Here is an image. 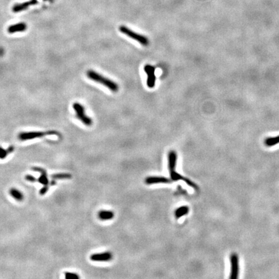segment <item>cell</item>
Returning <instances> with one entry per match:
<instances>
[{
    "label": "cell",
    "mask_w": 279,
    "mask_h": 279,
    "mask_svg": "<svg viewBox=\"0 0 279 279\" xmlns=\"http://www.w3.org/2000/svg\"><path fill=\"white\" fill-rule=\"evenodd\" d=\"M177 161V154L175 151H171L168 155V168L169 172L175 171Z\"/></svg>",
    "instance_id": "obj_10"
},
{
    "label": "cell",
    "mask_w": 279,
    "mask_h": 279,
    "mask_svg": "<svg viewBox=\"0 0 279 279\" xmlns=\"http://www.w3.org/2000/svg\"><path fill=\"white\" fill-rule=\"evenodd\" d=\"M264 143L267 147H272V146L276 145L277 144H279V136L267 138L265 139Z\"/></svg>",
    "instance_id": "obj_16"
},
{
    "label": "cell",
    "mask_w": 279,
    "mask_h": 279,
    "mask_svg": "<svg viewBox=\"0 0 279 279\" xmlns=\"http://www.w3.org/2000/svg\"><path fill=\"white\" fill-rule=\"evenodd\" d=\"M231 275L229 278L231 279H236L238 277V257L237 254L233 253L231 255Z\"/></svg>",
    "instance_id": "obj_6"
},
{
    "label": "cell",
    "mask_w": 279,
    "mask_h": 279,
    "mask_svg": "<svg viewBox=\"0 0 279 279\" xmlns=\"http://www.w3.org/2000/svg\"><path fill=\"white\" fill-rule=\"evenodd\" d=\"M189 208L187 205H183L182 207L178 208L177 209H176L175 212V217L178 219L183 216H185L186 215H188L189 213Z\"/></svg>",
    "instance_id": "obj_14"
},
{
    "label": "cell",
    "mask_w": 279,
    "mask_h": 279,
    "mask_svg": "<svg viewBox=\"0 0 279 279\" xmlns=\"http://www.w3.org/2000/svg\"><path fill=\"white\" fill-rule=\"evenodd\" d=\"M9 194L13 198L15 199L17 201L22 202L24 199V195L22 193V192L14 188H12L9 189Z\"/></svg>",
    "instance_id": "obj_13"
},
{
    "label": "cell",
    "mask_w": 279,
    "mask_h": 279,
    "mask_svg": "<svg viewBox=\"0 0 279 279\" xmlns=\"http://www.w3.org/2000/svg\"><path fill=\"white\" fill-rule=\"evenodd\" d=\"M171 180L163 176H149L145 179V183L147 185L155 184H167L170 183Z\"/></svg>",
    "instance_id": "obj_8"
},
{
    "label": "cell",
    "mask_w": 279,
    "mask_h": 279,
    "mask_svg": "<svg viewBox=\"0 0 279 279\" xmlns=\"http://www.w3.org/2000/svg\"><path fill=\"white\" fill-rule=\"evenodd\" d=\"M14 146H10L7 149H4L0 146V159L3 160L5 158L7 157V156L14 152Z\"/></svg>",
    "instance_id": "obj_15"
},
{
    "label": "cell",
    "mask_w": 279,
    "mask_h": 279,
    "mask_svg": "<svg viewBox=\"0 0 279 279\" xmlns=\"http://www.w3.org/2000/svg\"><path fill=\"white\" fill-rule=\"evenodd\" d=\"M119 30L122 34L127 36V37L134 39L139 43H140L143 46H148L149 44V39L145 36L140 34L137 32H135L129 28L127 27L125 25H121L119 27Z\"/></svg>",
    "instance_id": "obj_3"
},
{
    "label": "cell",
    "mask_w": 279,
    "mask_h": 279,
    "mask_svg": "<svg viewBox=\"0 0 279 279\" xmlns=\"http://www.w3.org/2000/svg\"><path fill=\"white\" fill-rule=\"evenodd\" d=\"M98 216L101 220H109L114 218L115 213L112 211L101 210L99 211Z\"/></svg>",
    "instance_id": "obj_12"
},
{
    "label": "cell",
    "mask_w": 279,
    "mask_h": 279,
    "mask_svg": "<svg viewBox=\"0 0 279 279\" xmlns=\"http://www.w3.org/2000/svg\"><path fill=\"white\" fill-rule=\"evenodd\" d=\"M49 187H50V185H45L43 187L39 190V195H45L46 192H48L49 189Z\"/></svg>",
    "instance_id": "obj_22"
},
{
    "label": "cell",
    "mask_w": 279,
    "mask_h": 279,
    "mask_svg": "<svg viewBox=\"0 0 279 279\" xmlns=\"http://www.w3.org/2000/svg\"><path fill=\"white\" fill-rule=\"evenodd\" d=\"M44 1H51V0H44Z\"/></svg>",
    "instance_id": "obj_25"
},
{
    "label": "cell",
    "mask_w": 279,
    "mask_h": 279,
    "mask_svg": "<svg viewBox=\"0 0 279 279\" xmlns=\"http://www.w3.org/2000/svg\"><path fill=\"white\" fill-rule=\"evenodd\" d=\"M59 132L56 131H29L22 132L19 133L18 138L21 141H26L33 140L35 138H42L50 135H59Z\"/></svg>",
    "instance_id": "obj_2"
},
{
    "label": "cell",
    "mask_w": 279,
    "mask_h": 279,
    "mask_svg": "<svg viewBox=\"0 0 279 279\" xmlns=\"http://www.w3.org/2000/svg\"><path fill=\"white\" fill-rule=\"evenodd\" d=\"M170 176H171V179L172 181H178V180H184L185 179V177H184L182 175H180L176 171H173L170 172Z\"/></svg>",
    "instance_id": "obj_18"
},
{
    "label": "cell",
    "mask_w": 279,
    "mask_h": 279,
    "mask_svg": "<svg viewBox=\"0 0 279 279\" xmlns=\"http://www.w3.org/2000/svg\"><path fill=\"white\" fill-rule=\"evenodd\" d=\"M27 29V25L25 23L21 22L16 24L10 25L8 27V32L10 34H14L16 32H24Z\"/></svg>",
    "instance_id": "obj_11"
},
{
    "label": "cell",
    "mask_w": 279,
    "mask_h": 279,
    "mask_svg": "<svg viewBox=\"0 0 279 279\" xmlns=\"http://www.w3.org/2000/svg\"><path fill=\"white\" fill-rule=\"evenodd\" d=\"M56 184V182L55 180V179H53L52 180H51V182H49V185L50 186H54Z\"/></svg>",
    "instance_id": "obj_24"
},
{
    "label": "cell",
    "mask_w": 279,
    "mask_h": 279,
    "mask_svg": "<svg viewBox=\"0 0 279 279\" xmlns=\"http://www.w3.org/2000/svg\"><path fill=\"white\" fill-rule=\"evenodd\" d=\"M72 107L74 109L76 116L86 126H91L92 124V119L85 113V107L83 105L79 102H75L73 103Z\"/></svg>",
    "instance_id": "obj_4"
},
{
    "label": "cell",
    "mask_w": 279,
    "mask_h": 279,
    "mask_svg": "<svg viewBox=\"0 0 279 279\" xmlns=\"http://www.w3.org/2000/svg\"><path fill=\"white\" fill-rule=\"evenodd\" d=\"M51 178L55 179V180H61V179H71L72 178V175L70 173H66V172H62V173H57L51 175Z\"/></svg>",
    "instance_id": "obj_17"
},
{
    "label": "cell",
    "mask_w": 279,
    "mask_h": 279,
    "mask_svg": "<svg viewBox=\"0 0 279 279\" xmlns=\"http://www.w3.org/2000/svg\"><path fill=\"white\" fill-rule=\"evenodd\" d=\"M25 179L26 180H27L28 182H38V179L34 177V176L30 175H26L25 176Z\"/></svg>",
    "instance_id": "obj_23"
},
{
    "label": "cell",
    "mask_w": 279,
    "mask_h": 279,
    "mask_svg": "<svg viewBox=\"0 0 279 279\" xmlns=\"http://www.w3.org/2000/svg\"><path fill=\"white\" fill-rule=\"evenodd\" d=\"M144 70L148 75L147 85L150 89L153 88L156 85V78L155 75V67L149 64L145 65L144 67Z\"/></svg>",
    "instance_id": "obj_5"
},
{
    "label": "cell",
    "mask_w": 279,
    "mask_h": 279,
    "mask_svg": "<svg viewBox=\"0 0 279 279\" xmlns=\"http://www.w3.org/2000/svg\"><path fill=\"white\" fill-rule=\"evenodd\" d=\"M38 2L37 0H30V1L29 2H26L22 3H18L16 4L14 6L12 7V11L14 12H22L26 9H28L30 6L32 5H34L37 4Z\"/></svg>",
    "instance_id": "obj_9"
},
{
    "label": "cell",
    "mask_w": 279,
    "mask_h": 279,
    "mask_svg": "<svg viewBox=\"0 0 279 279\" xmlns=\"http://www.w3.org/2000/svg\"><path fill=\"white\" fill-rule=\"evenodd\" d=\"M65 278L66 279H79V276L75 273H71V272H65Z\"/></svg>",
    "instance_id": "obj_20"
},
{
    "label": "cell",
    "mask_w": 279,
    "mask_h": 279,
    "mask_svg": "<svg viewBox=\"0 0 279 279\" xmlns=\"http://www.w3.org/2000/svg\"><path fill=\"white\" fill-rule=\"evenodd\" d=\"M90 259L94 262H108L112 259V255L109 251L101 253H95L91 255Z\"/></svg>",
    "instance_id": "obj_7"
},
{
    "label": "cell",
    "mask_w": 279,
    "mask_h": 279,
    "mask_svg": "<svg viewBox=\"0 0 279 279\" xmlns=\"http://www.w3.org/2000/svg\"><path fill=\"white\" fill-rule=\"evenodd\" d=\"M38 182L39 183H40L41 184L45 185H49V180L47 178V175L45 174H41L40 176H39L38 178Z\"/></svg>",
    "instance_id": "obj_19"
},
{
    "label": "cell",
    "mask_w": 279,
    "mask_h": 279,
    "mask_svg": "<svg viewBox=\"0 0 279 279\" xmlns=\"http://www.w3.org/2000/svg\"><path fill=\"white\" fill-rule=\"evenodd\" d=\"M86 75H87L89 79L104 85L105 87L109 89L112 92H117L119 89V86L115 82L99 74L98 72H96L95 71L89 70L86 72Z\"/></svg>",
    "instance_id": "obj_1"
},
{
    "label": "cell",
    "mask_w": 279,
    "mask_h": 279,
    "mask_svg": "<svg viewBox=\"0 0 279 279\" xmlns=\"http://www.w3.org/2000/svg\"><path fill=\"white\" fill-rule=\"evenodd\" d=\"M31 169H32V170L33 171H36V172H40L41 174H45V175H47V172H46V171L44 169L42 168L36 167V166H34V167H32Z\"/></svg>",
    "instance_id": "obj_21"
}]
</instances>
